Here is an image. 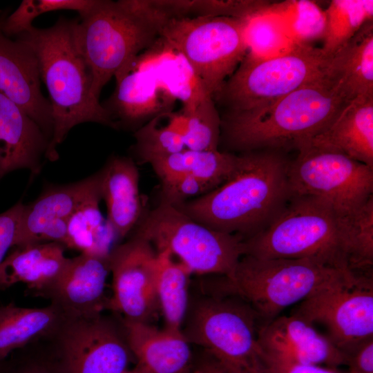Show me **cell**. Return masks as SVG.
Here are the masks:
<instances>
[{"label":"cell","instance_id":"1","mask_svg":"<svg viewBox=\"0 0 373 373\" xmlns=\"http://www.w3.org/2000/svg\"><path fill=\"white\" fill-rule=\"evenodd\" d=\"M289 162L280 150L242 152L224 183L175 207L213 230L246 239L267 228L289 202Z\"/></svg>","mask_w":373,"mask_h":373},{"label":"cell","instance_id":"2","mask_svg":"<svg viewBox=\"0 0 373 373\" xmlns=\"http://www.w3.org/2000/svg\"><path fill=\"white\" fill-rule=\"evenodd\" d=\"M350 100L329 71L265 106L221 117V135L241 152L295 149L324 130Z\"/></svg>","mask_w":373,"mask_h":373},{"label":"cell","instance_id":"3","mask_svg":"<svg viewBox=\"0 0 373 373\" xmlns=\"http://www.w3.org/2000/svg\"><path fill=\"white\" fill-rule=\"evenodd\" d=\"M74 20L59 18L51 27L33 26L15 38L26 41L37 58L40 79L50 96L53 133L46 158L55 161L57 147L74 126L95 122L117 128L91 91L92 78L75 43Z\"/></svg>","mask_w":373,"mask_h":373},{"label":"cell","instance_id":"4","mask_svg":"<svg viewBox=\"0 0 373 373\" xmlns=\"http://www.w3.org/2000/svg\"><path fill=\"white\" fill-rule=\"evenodd\" d=\"M172 18L160 0H119L97 1L88 14L74 20L75 43L96 99L113 77L154 44Z\"/></svg>","mask_w":373,"mask_h":373},{"label":"cell","instance_id":"5","mask_svg":"<svg viewBox=\"0 0 373 373\" xmlns=\"http://www.w3.org/2000/svg\"><path fill=\"white\" fill-rule=\"evenodd\" d=\"M242 242L243 256L307 259L354 271L343 216L328 201L316 196L291 195L267 228Z\"/></svg>","mask_w":373,"mask_h":373},{"label":"cell","instance_id":"6","mask_svg":"<svg viewBox=\"0 0 373 373\" xmlns=\"http://www.w3.org/2000/svg\"><path fill=\"white\" fill-rule=\"evenodd\" d=\"M356 274L307 259L244 255L230 276H216L205 291L241 299L256 313L262 326L285 308Z\"/></svg>","mask_w":373,"mask_h":373},{"label":"cell","instance_id":"7","mask_svg":"<svg viewBox=\"0 0 373 373\" xmlns=\"http://www.w3.org/2000/svg\"><path fill=\"white\" fill-rule=\"evenodd\" d=\"M262 323L241 299L205 293L193 305L182 327L190 343L202 347L222 373H267L258 338Z\"/></svg>","mask_w":373,"mask_h":373},{"label":"cell","instance_id":"8","mask_svg":"<svg viewBox=\"0 0 373 373\" xmlns=\"http://www.w3.org/2000/svg\"><path fill=\"white\" fill-rule=\"evenodd\" d=\"M129 235L166 250L193 274L228 276L243 256V239L213 230L164 201L144 211ZM128 235V236H129Z\"/></svg>","mask_w":373,"mask_h":373},{"label":"cell","instance_id":"9","mask_svg":"<svg viewBox=\"0 0 373 373\" xmlns=\"http://www.w3.org/2000/svg\"><path fill=\"white\" fill-rule=\"evenodd\" d=\"M329 60L320 48L310 45L296 44L267 59L246 55L213 99L227 112L259 108L326 75Z\"/></svg>","mask_w":373,"mask_h":373},{"label":"cell","instance_id":"10","mask_svg":"<svg viewBox=\"0 0 373 373\" xmlns=\"http://www.w3.org/2000/svg\"><path fill=\"white\" fill-rule=\"evenodd\" d=\"M244 26L243 19L231 17H177L160 37L183 57L213 98L247 54Z\"/></svg>","mask_w":373,"mask_h":373},{"label":"cell","instance_id":"11","mask_svg":"<svg viewBox=\"0 0 373 373\" xmlns=\"http://www.w3.org/2000/svg\"><path fill=\"white\" fill-rule=\"evenodd\" d=\"M46 341L59 373H124L133 358L119 316L68 319Z\"/></svg>","mask_w":373,"mask_h":373},{"label":"cell","instance_id":"12","mask_svg":"<svg viewBox=\"0 0 373 373\" xmlns=\"http://www.w3.org/2000/svg\"><path fill=\"white\" fill-rule=\"evenodd\" d=\"M288 178L292 195L323 198L342 216L355 210L373 193V167L333 151H298L289 162Z\"/></svg>","mask_w":373,"mask_h":373},{"label":"cell","instance_id":"13","mask_svg":"<svg viewBox=\"0 0 373 373\" xmlns=\"http://www.w3.org/2000/svg\"><path fill=\"white\" fill-rule=\"evenodd\" d=\"M291 314L323 325L327 338L345 354L373 338L372 274H355L325 287Z\"/></svg>","mask_w":373,"mask_h":373},{"label":"cell","instance_id":"14","mask_svg":"<svg viewBox=\"0 0 373 373\" xmlns=\"http://www.w3.org/2000/svg\"><path fill=\"white\" fill-rule=\"evenodd\" d=\"M128 236L108 256L113 294L107 309L126 321L150 323L159 310L155 291L157 252L146 240Z\"/></svg>","mask_w":373,"mask_h":373},{"label":"cell","instance_id":"15","mask_svg":"<svg viewBox=\"0 0 373 373\" xmlns=\"http://www.w3.org/2000/svg\"><path fill=\"white\" fill-rule=\"evenodd\" d=\"M99 190L98 171L75 182L46 186L36 200L24 204L12 247L49 242L65 247L69 218Z\"/></svg>","mask_w":373,"mask_h":373},{"label":"cell","instance_id":"16","mask_svg":"<svg viewBox=\"0 0 373 373\" xmlns=\"http://www.w3.org/2000/svg\"><path fill=\"white\" fill-rule=\"evenodd\" d=\"M7 15L0 16V92L23 110L50 140L53 133L52 108L41 90L37 58L31 46L2 30Z\"/></svg>","mask_w":373,"mask_h":373},{"label":"cell","instance_id":"17","mask_svg":"<svg viewBox=\"0 0 373 373\" xmlns=\"http://www.w3.org/2000/svg\"><path fill=\"white\" fill-rule=\"evenodd\" d=\"M116 86L104 105L117 128L135 127L171 111L175 101L157 75L136 57L115 76Z\"/></svg>","mask_w":373,"mask_h":373},{"label":"cell","instance_id":"18","mask_svg":"<svg viewBox=\"0 0 373 373\" xmlns=\"http://www.w3.org/2000/svg\"><path fill=\"white\" fill-rule=\"evenodd\" d=\"M258 338L269 356L333 368L345 365V354L315 325L294 314L280 315L261 326Z\"/></svg>","mask_w":373,"mask_h":373},{"label":"cell","instance_id":"19","mask_svg":"<svg viewBox=\"0 0 373 373\" xmlns=\"http://www.w3.org/2000/svg\"><path fill=\"white\" fill-rule=\"evenodd\" d=\"M109 274L108 256L80 253L70 258L47 298L68 319L96 317L107 309L105 288Z\"/></svg>","mask_w":373,"mask_h":373},{"label":"cell","instance_id":"20","mask_svg":"<svg viewBox=\"0 0 373 373\" xmlns=\"http://www.w3.org/2000/svg\"><path fill=\"white\" fill-rule=\"evenodd\" d=\"M49 144L39 126L0 92V180L18 169L39 174Z\"/></svg>","mask_w":373,"mask_h":373},{"label":"cell","instance_id":"21","mask_svg":"<svg viewBox=\"0 0 373 373\" xmlns=\"http://www.w3.org/2000/svg\"><path fill=\"white\" fill-rule=\"evenodd\" d=\"M121 318V317H120ZM127 344L142 373H186L191 367L190 343L182 330L121 318Z\"/></svg>","mask_w":373,"mask_h":373},{"label":"cell","instance_id":"22","mask_svg":"<svg viewBox=\"0 0 373 373\" xmlns=\"http://www.w3.org/2000/svg\"><path fill=\"white\" fill-rule=\"evenodd\" d=\"M308 148L339 153L373 167V95L350 100L298 151Z\"/></svg>","mask_w":373,"mask_h":373},{"label":"cell","instance_id":"23","mask_svg":"<svg viewBox=\"0 0 373 373\" xmlns=\"http://www.w3.org/2000/svg\"><path fill=\"white\" fill-rule=\"evenodd\" d=\"M65 249L54 242L12 247L0 266V289L21 283L34 296L47 298L69 262Z\"/></svg>","mask_w":373,"mask_h":373},{"label":"cell","instance_id":"24","mask_svg":"<svg viewBox=\"0 0 373 373\" xmlns=\"http://www.w3.org/2000/svg\"><path fill=\"white\" fill-rule=\"evenodd\" d=\"M98 173L106 218L119 241L128 236L144 211L139 171L132 158L113 155Z\"/></svg>","mask_w":373,"mask_h":373},{"label":"cell","instance_id":"25","mask_svg":"<svg viewBox=\"0 0 373 373\" xmlns=\"http://www.w3.org/2000/svg\"><path fill=\"white\" fill-rule=\"evenodd\" d=\"M67 320L51 303L43 307H23L13 303L0 305V362L18 350L50 338Z\"/></svg>","mask_w":373,"mask_h":373},{"label":"cell","instance_id":"26","mask_svg":"<svg viewBox=\"0 0 373 373\" xmlns=\"http://www.w3.org/2000/svg\"><path fill=\"white\" fill-rule=\"evenodd\" d=\"M329 70L339 78L350 100L373 95V22L330 57Z\"/></svg>","mask_w":373,"mask_h":373},{"label":"cell","instance_id":"27","mask_svg":"<svg viewBox=\"0 0 373 373\" xmlns=\"http://www.w3.org/2000/svg\"><path fill=\"white\" fill-rule=\"evenodd\" d=\"M236 160L237 155L231 153L184 149L154 160L149 164L160 180L189 175L209 184L214 189L229 178Z\"/></svg>","mask_w":373,"mask_h":373},{"label":"cell","instance_id":"28","mask_svg":"<svg viewBox=\"0 0 373 373\" xmlns=\"http://www.w3.org/2000/svg\"><path fill=\"white\" fill-rule=\"evenodd\" d=\"M100 189L85 200L68 220L65 247L101 256H109L118 239L99 209Z\"/></svg>","mask_w":373,"mask_h":373},{"label":"cell","instance_id":"29","mask_svg":"<svg viewBox=\"0 0 373 373\" xmlns=\"http://www.w3.org/2000/svg\"><path fill=\"white\" fill-rule=\"evenodd\" d=\"M192 274L166 250L157 252L155 291L164 327L182 330L189 307Z\"/></svg>","mask_w":373,"mask_h":373},{"label":"cell","instance_id":"30","mask_svg":"<svg viewBox=\"0 0 373 373\" xmlns=\"http://www.w3.org/2000/svg\"><path fill=\"white\" fill-rule=\"evenodd\" d=\"M133 146L143 163L166 157L186 149L182 135V117L172 111L157 115L137 129Z\"/></svg>","mask_w":373,"mask_h":373},{"label":"cell","instance_id":"31","mask_svg":"<svg viewBox=\"0 0 373 373\" xmlns=\"http://www.w3.org/2000/svg\"><path fill=\"white\" fill-rule=\"evenodd\" d=\"M325 30L322 52L331 57L367 22L372 21V0H332L324 10Z\"/></svg>","mask_w":373,"mask_h":373},{"label":"cell","instance_id":"32","mask_svg":"<svg viewBox=\"0 0 373 373\" xmlns=\"http://www.w3.org/2000/svg\"><path fill=\"white\" fill-rule=\"evenodd\" d=\"M247 55L267 59L283 55L294 46L283 21L269 13L243 19Z\"/></svg>","mask_w":373,"mask_h":373},{"label":"cell","instance_id":"33","mask_svg":"<svg viewBox=\"0 0 373 373\" xmlns=\"http://www.w3.org/2000/svg\"><path fill=\"white\" fill-rule=\"evenodd\" d=\"M267 12L283 21L294 44L309 45V42L323 38L325 12L314 1L299 0L271 4Z\"/></svg>","mask_w":373,"mask_h":373},{"label":"cell","instance_id":"34","mask_svg":"<svg viewBox=\"0 0 373 373\" xmlns=\"http://www.w3.org/2000/svg\"><path fill=\"white\" fill-rule=\"evenodd\" d=\"M186 149L216 151L221 138V117L211 96L201 99L192 110L180 111Z\"/></svg>","mask_w":373,"mask_h":373},{"label":"cell","instance_id":"35","mask_svg":"<svg viewBox=\"0 0 373 373\" xmlns=\"http://www.w3.org/2000/svg\"><path fill=\"white\" fill-rule=\"evenodd\" d=\"M354 271L372 274L373 195L353 211L343 216Z\"/></svg>","mask_w":373,"mask_h":373},{"label":"cell","instance_id":"36","mask_svg":"<svg viewBox=\"0 0 373 373\" xmlns=\"http://www.w3.org/2000/svg\"><path fill=\"white\" fill-rule=\"evenodd\" d=\"M98 0H23L15 11L6 15L2 23L3 32L15 38L32 26L40 15L60 10L77 11L80 17L88 14Z\"/></svg>","mask_w":373,"mask_h":373},{"label":"cell","instance_id":"37","mask_svg":"<svg viewBox=\"0 0 373 373\" xmlns=\"http://www.w3.org/2000/svg\"><path fill=\"white\" fill-rule=\"evenodd\" d=\"M1 373H59L46 340L14 352Z\"/></svg>","mask_w":373,"mask_h":373},{"label":"cell","instance_id":"38","mask_svg":"<svg viewBox=\"0 0 373 373\" xmlns=\"http://www.w3.org/2000/svg\"><path fill=\"white\" fill-rule=\"evenodd\" d=\"M265 0H195L191 13L195 17H224L246 19L265 14L271 7Z\"/></svg>","mask_w":373,"mask_h":373},{"label":"cell","instance_id":"39","mask_svg":"<svg viewBox=\"0 0 373 373\" xmlns=\"http://www.w3.org/2000/svg\"><path fill=\"white\" fill-rule=\"evenodd\" d=\"M161 180L160 200L173 206L201 196L213 189L189 175L166 178Z\"/></svg>","mask_w":373,"mask_h":373},{"label":"cell","instance_id":"40","mask_svg":"<svg viewBox=\"0 0 373 373\" xmlns=\"http://www.w3.org/2000/svg\"><path fill=\"white\" fill-rule=\"evenodd\" d=\"M24 204L19 201L0 213V266L13 247Z\"/></svg>","mask_w":373,"mask_h":373},{"label":"cell","instance_id":"41","mask_svg":"<svg viewBox=\"0 0 373 373\" xmlns=\"http://www.w3.org/2000/svg\"><path fill=\"white\" fill-rule=\"evenodd\" d=\"M267 373H347L338 368L297 362L265 354Z\"/></svg>","mask_w":373,"mask_h":373},{"label":"cell","instance_id":"42","mask_svg":"<svg viewBox=\"0 0 373 373\" xmlns=\"http://www.w3.org/2000/svg\"><path fill=\"white\" fill-rule=\"evenodd\" d=\"M347 373H373V338L345 353Z\"/></svg>","mask_w":373,"mask_h":373},{"label":"cell","instance_id":"43","mask_svg":"<svg viewBox=\"0 0 373 373\" xmlns=\"http://www.w3.org/2000/svg\"><path fill=\"white\" fill-rule=\"evenodd\" d=\"M193 373H222L217 364L210 358L200 366Z\"/></svg>","mask_w":373,"mask_h":373},{"label":"cell","instance_id":"44","mask_svg":"<svg viewBox=\"0 0 373 373\" xmlns=\"http://www.w3.org/2000/svg\"><path fill=\"white\" fill-rule=\"evenodd\" d=\"M124 373H142L141 371H140L137 367H134L132 370H126Z\"/></svg>","mask_w":373,"mask_h":373},{"label":"cell","instance_id":"45","mask_svg":"<svg viewBox=\"0 0 373 373\" xmlns=\"http://www.w3.org/2000/svg\"><path fill=\"white\" fill-rule=\"evenodd\" d=\"M6 360L0 362V373L1 372V371L3 370V369L4 366H5Z\"/></svg>","mask_w":373,"mask_h":373}]
</instances>
